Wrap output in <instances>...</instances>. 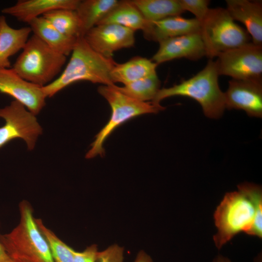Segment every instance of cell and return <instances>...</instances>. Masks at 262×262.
Listing matches in <instances>:
<instances>
[{"label": "cell", "mask_w": 262, "mask_h": 262, "mask_svg": "<svg viewBox=\"0 0 262 262\" xmlns=\"http://www.w3.org/2000/svg\"><path fill=\"white\" fill-rule=\"evenodd\" d=\"M237 187V191L225 195L214 213L217 232L213 240L218 249L241 232L259 238L262 236L261 187L244 182Z\"/></svg>", "instance_id": "6da1fadb"}, {"label": "cell", "mask_w": 262, "mask_h": 262, "mask_svg": "<svg viewBox=\"0 0 262 262\" xmlns=\"http://www.w3.org/2000/svg\"><path fill=\"white\" fill-rule=\"evenodd\" d=\"M116 63L94 51L83 36L77 39L69 62L60 76L42 87L46 98H51L69 85L81 81L113 86L110 73Z\"/></svg>", "instance_id": "7a4b0ae2"}, {"label": "cell", "mask_w": 262, "mask_h": 262, "mask_svg": "<svg viewBox=\"0 0 262 262\" xmlns=\"http://www.w3.org/2000/svg\"><path fill=\"white\" fill-rule=\"evenodd\" d=\"M215 61L210 59L205 67L193 77L173 86L160 89L152 102L160 104L173 96L192 98L201 105L205 115L217 119L226 109L224 92L220 88Z\"/></svg>", "instance_id": "3957f363"}, {"label": "cell", "mask_w": 262, "mask_h": 262, "mask_svg": "<svg viewBox=\"0 0 262 262\" xmlns=\"http://www.w3.org/2000/svg\"><path fill=\"white\" fill-rule=\"evenodd\" d=\"M18 224L9 233L0 234V241L15 261L54 262L49 244L33 215V208L23 200L19 205Z\"/></svg>", "instance_id": "277c9868"}, {"label": "cell", "mask_w": 262, "mask_h": 262, "mask_svg": "<svg viewBox=\"0 0 262 262\" xmlns=\"http://www.w3.org/2000/svg\"><path fill=\"white\" fill-rule=\"evenodd\" d=\"M66 60V56L55 51L33 34L12 68L25 80L43 87L54 81Z\"/></svg>", "instance_id": "5b68a950"}, {"label": "cell", "mask_w": 262, "mask_h": 262, "mask_svg": "<svg viewBox=\"0 0 262 262\" xmlns=\"http://www.w3.org/2000/svg\"><path fill=\"white\" fill-rule=\"evenodd\" d=\"M116 85H102L98 92L108 102L111 108V115L107 124L96 135L87 152L85 158L91 159L104 154L103 144L106 139L118 126L127 121L144 114H156L165 107L152 101L142 102L121 92Z\"/></svg>", "instance_id": "8992f818"}, {"label": "cell", "mask_w": 262, "mask_h": 262, "mask_svg": "<svg viewBox=\"0 0 262 262\" xmlns=\"http://www.w3.org/2000/svg\"><path fill=\"white\" fill-rule=\"evenodd\" d=\"M200 23V34L206 56L210 59L222 52L251 43L248 32L235 23L226 9H210Z\"/></svg>", "instance_id": "52a82bcc"}, {"label": "cell", "mask_w": 262, "mask_h": 262, "mask_svg": "<svg viewBox=\"0 0 262 262\" xmlns=\"http://www.w3.org/2000/svg\"><path fill=\"white\" fill-rule=\"evenodd\" d=\"M0 117L5 120L4 125L0 127V148L12 140L20 138L26 142L28 150L34 149L38 136L42 133L35 115L14 100L0 108Z\"/></svg>", "instance_id": "ba28073f"}, {"label": "cell", "mask_w": 262, "mask_h": 262, "mask_svg": "<svg viewBox=\"0 0 262 262\" xmlns=\"http://www.w3.org/2000/svg\"><path fill=\"white\" fill-rule=\"evenodd\" d=\"M215 62L219 76L234 79H262V46L251 42L220 54Z\"/></svg>", "instance_id": "9c48e42d"}, {"label": "cell", "mask_w": 262, "mask_h": 262, "mask_svg": "<svg viewBox=\"0 0 262 262\" xmlns=\"http://www.w3.org/2000/svg\"><path fill=\"white\" fill-rule=\"evenodd\" d=\"M83 37L94 51L108 58H113L115 51L131 48L135 43L134 31L115 24L97 25Z\"/></svg>", "instance_id": "30bf717a"}, {"label": "cell", "mask_w": 262, "mask_h": 262, "mask_svg": "<svg viewBox=\"0 0 262 262\" xmlns=\"http://www.w3.org/2000/svg\"><path fill=\"white\" fill-rule=\"evenodd\" d=\"M42 87L23 79L13 68H0V93L13 97L35 115L46 105Z\"/></svg>", "instance_id": "8fae6325"}, {"label": "cell", "mask_w": 262, "mask_h": 262, "mask_svg": "<svg viewBox=\"0 0 262 262\" xmlns=\"http://www.w3.org/2000/svg\"><path fill=\"white\" fill-rule=\"evenodd\" d=\"M226 108L242 110L252 117H262V79H234L224 92Z\"/></svg>", "instance_id": "7c38bea8"}, {"label": "cell", "mask_w": 262, "mask_h": 262, "mask_svg": "<svg viewBox=\"0 0 262 262\" xmlns=\"http://www.w3.org/2000/svg\"><path fill=\"white\" fill-rule=\"evenodd\" d=\"M159 43L158 50L151 59L158 65L176 59L184 58L194 61L206 56L200 33L170 38Z\"/></svg>", "instance_id": "4fadbf2b"}, {"label": "cell", "mask_w": 262, "mask_h": 262, "mask_svg": "<svg viewBox=\"0 0 262 262\" xmlns=\"http://www.w3.org/2000/svg\"><path fill=\"white\" fill-rule=\"evenodd\" d=\"M200 22L196 18H185L180 16L147 21L143 31L144 37L149 41L160 42L170 38L200 33Z\"/></svg>", "instance_id": "5bb4252c"}, {"label": "cell", "mask_w": 262, "mask_h": 262, "mask_svg": "<svg viewBox=\"0 0 262 262\" xmlns=\"http://www.w3.org/2000/svg\"><path fill=\"white\" fill-rule=\"evenodd\" d=\"M226 2L228 12L234 21L244 24L252 38V42L262 46V1L226 0Z\"/></svg>", "instance_id": "9a60e30c"}, {"label": "cell", "mask_w": 262, "mask_h": 262, "mask_svg": "<svg viewBox=\"0 0 262 262\" xmlns=\"http://www.w3.org/2000/svg\"><path fill=\"white\" fill-rule=\"evenodd\" d=\"M80 2V0H19L14 5L2 9L1 12L28 23L54 9L76 10Z\"/></svg>", "instance_id": "2e32d148"}, {"label": "cell", "mask_w": 262, "mask_h": 262, "mask_svg": "<svg viewBox=\"0 0 262 262\" xmlns=\"http://www.w3.org/2000/svg\"><path fill=\"white\" fill-rule=\"evenodd\" d=\"M31 33L30 27H11L0 16V68H11L10 57L23 49Z\"/></svg>", "instance_id": "e0dca14e"}, {"label": "cell", "mask_w": 262, "mask_h": 262, "mask_svg": "<svg viewBox=\"0 0 262 262\" xmlns=\"http://www.w3.org/2000/svg\"><path fill=\"white\" fill-rule=\"evenodd\" d=\"M28 24L33 34L55 51L66 56L72 52L78 39L63 34L42 16L32 20Z\"/></svg>", "instance_id": "ac0fdd59"}, {"label": "cell", "mask_w": 262, "mask_h": 262, "mask_svg": "<svg viewBox=\"0 0 262 262\" xmlns=\"http://www.w3.org/2000/svg\"><path fill=\"white\" fill-rule=\"evenodd\" d=\"M158 65L151 60L135 56L122 64L116 63L110 73L112 82L124 85L156 73Z\"/></svg>", "instance_id": "d6986e66"}, {"label": "cell", "mask_w": 262, "mask_h": 262, "mask_svg": "<svg viewBox=\"0 0 262 262\" xmlns=\"http://www.w3.org/2000/svg\"><path fill=\"white\" fill-rule=\"evenodd\" d=\"M117 0H84L76 10L79 17L81 34L83 36L97 25L119 2Z\"/></svg>", "instance_id": "ffe728a7"}, {"label": "cell", "mask_w": 262, "mask_h": 262, "mask_svg": "<svg viewBox=\"0 0 262 262\" xmlns=\"http://www.w3.org/2000/svg\"><path fill=\"white\" fill-rule=\"evenodd\" d=\"M145 20L130 0H120L118 4L98 24H115L133 31L141 30L147 26Z\"/></svg>", "instance_id": "44dd1931"}, {"label": "cell", "mask_w": 262, "mask_h": 262, "mask_svg": "<svg viewBox=\"0 0 262 262\" xmlns=\"http://www.w3.org/2000/svg\"><path fill=\"white\" fill-rule=\"evenodd\" d=\"M145 20L156 21L172 16H180L184 11L179 0H131Z\"/></svg>", "instance_id": "7402d4cb"}, {"label": "cell", "mask_w": 262, "mask_h": 262, "mask_svg": "<svg viewBox=\"0 0 262 262\" xmlns=\"http://www.w3.org/2000/svg\"><path fill=\"white\" fill-rule=\"evenodd\" d=\"M42 16L63 34L74 38L82 36L80 20L76 10L56 9Z\"/></svg>", "instance_id": "603a6c76"}, {"label": "cell", "mask_w": 262, "mask_h": 262, "mask_svg": "<svg viewBox=\"0 0 262 262\" xmlns=\"http://www.w3.org/2000/svg\"><path fill=\"white\" fill-rule=\"evenodd\" d=\"M161 82L157 73L124 85H116L121 92L142 102L151 101L160 89Z\"/></svg>", "instance_id": "cb8c5ba5"}, {"label": "cell", "mask_w": 262, "mask_h": 262, "mask_svg": "<svg viewBox=\"0 0 262 262\" xmlns=\"http://www.w3.org/2000/svg\"><path fill=\"white\" fill-rule=\"evenodd\" d=\"M35 220L40 231L49 244L54 262H73L71 247L47 228L41 219L35 218Z\"/></svg>", "instance_id": "d4e9b609"}, {"label": "cell", "mask_w": 262, "mask_h": 262, "mask_svg": "<svg viewBox=\"0 0 262 262\" xmlns=\"http://www.w3.org/2000/svg\"><path fill=\"white\" fill-rule=\"evenodd\" d=\"M180 6L185 12L192 13L200 23L207 15L210 8L208 0H179Z\"/></svg>", "instance_id": "484cf974"}, {"label": "cell", "mask_w": 262, "mask_h": 262, "mask_svg": "<svg viewBox=\"0 0 262 262\" xmlns=\"http://www.w3.org/2000/svg\"><path fill=\"white\" fill-rule=\"evenodd\" d=\"M124 248L112 245L101 251H98L95 262H123Z\"/></svg>", "instance_id": "4316f807"}, {"label": "cell", "mask_w": 262, "mask_h": 262, "mask_svg": "<svg viewBox=\"0 0 262 262\" xmlns=\"http://www.w3.org/2000/svg\"><path fill=\"white\" fill-rule=\"evenodd\" d=\"M98 251L96 244L88 246L82 252L76 251L71 248L73 262H95Z\"/></svg>", "instance_id": "83f0119b"}, {"label": "cell", "mask_w": 262, "mask_h": 262, "mask_svg": "<svg viewBox=\"0 0 262 262\" xmlns=\"http://www.w3.org/2000/svg\"><path fill=\"white\" fill-rule=\"evenodd\" d=\"M134 262H153L149 255L144 250H140L137 254Z\"/></svg>", "instance_id": "f1b7e54d"}, {"label": "cell", "mask_w": 262, "mask_h": 262, "mask_svg": "<svg viewBox=\"0 0 262 262\" xmlns=\"http://www.w3.org/2000/svg\"><path fill=\"white\" fill-rule=\"evenodd\" d=\"M0 262H15L8 254L0 241Z\"/></svg>", "instance_id": "f546056e"}, {"label": "cell", "mask_w": 262, "mask_h": 262, "mask_svg": "<svg viewBox=\"0 0 262 262\" xmlns=\"http://www.w3.org/2000/svg\"><path fill=\"white\" fill-rule=\"evenodd\" d=\"M213 262H230V261L222 256H217L213 261Z\"/></svg>", "instance_id": "4dcf8cb0"}, {"label": "cell", "mask_w": 262, "mask_h": 262, "mask_svg": "<svg viewBox=\"0 0 262 262\" xmlns=\"http://www.w3.org/2000/svg\"><path fill=\"white\" fill-rule=\"evenodd\" d=\"M15 262H20V261H14Z\"/></svg>", "instance_id": "1f68e13d"}]
</instances>
